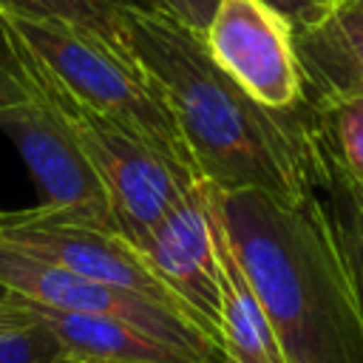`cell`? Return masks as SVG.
Wrapping results in <instances>:
<instances>
[{
    "label": "cell",
    "mask_w": 363,
    "mask_h": 363,
    "mask_svg": "<svg viewBox=\"0 0 363 363\" xmlns=\"http://www.w3.org/2000/svg\"><path fill=\"white\" fill-rule=\"evenodd\" d=\"M312 145H315V170H318L315 187H318V193L323 199V207H326V216H329V221L337 233L340 250L346 255V264L352 269L357 298H360V306H363V196L357 193L352 176L343 173L320 150L315 136H312Z\"/></svg>",
    "instance_id": "13"
},
{
    "label": "cell",
    "mask_w": 363,
    "mask_h": 363,
    "mask_svg": "<svg viewBox=\"0 0 363 363\" xmlns=\"http://www.w3.org/2000/svg\"><path fill=\"white\" fill-rule=\"evenodd\" d=\"M23 79L31 96L28 102H23L20 108L9 111L0 119V130H6L9 139L17 145L40 190V204H34V210L62 224L119 230L108 193L96 170L91 167L88 156L82 153V147L77 145L60 113L51 108V102L28 82L26 71Z\"/></svg>",
    "instance_id": "6"
},
{
    "label": "cell",
    "mask_w": 363,
    "mask_h": 363,
    "mask_svg": "<svg viewBox=\"0 0 363 363\" xmlns=\"http://www.w3.org/2000/svg\"><path fill=\"white\" fill-rule=\"evenodd\" d=\"M303 96H363V17L346 3L318 28L295 31Z\"/></svg>",
    "instance_id": "12"
},
{
    "label": "cell",
    "mask_w": 363,
    "mask_h": 363,
    "mask_svg": "<svg viewBox=\"0 0 363 363\" xmlns=\"http://www.w3.org/2000/svg\"><path fill=\"white\" fill-rule=\"evenodd\" d=\"M0 213H3V210H0Z\"/></svg>",
    "instance_id": "23"
},
{
    "label": "cell",
    "mask_w": 363,
    "mask_h": 363,
    "mask_svg": "<svg viewBox=\"0 0 363 363\" xmlns=\"http://www.w3.org/2000/svg\"><path fill=\"white\" fill-rule=\"evenodd\" d=\"M156 3L164 14H170L182 26L193 28L196 34H204V28L213 20L221 0H156Z\"/></svg>",
    "instance_id": "19"
},
{
    "label": "cell",
    "mask_w": 363,
    "mask_h": 363,
    "mask_svg": "<svg viewBox=\"0 0 363 363\" xmlns=\"http://www.w3.org/2000/svg\"><path fill=\"white\" fill-rule=\"evenodd\" d=\"M320 150L349 176H363V96H303Z\"/></svg>",
    "instance_id": "14"
},
{
    "label": "cell",
    "mask_w": 363,
    "mask_h": 363,
    "mask_svg": "<svg viewBox=\"0 0 363 363\" xmlns=\"http://www.w3.org/2000/svg\"><path fill=\"white\" fill-rule=\"evenodd\" d=\"M352 182H354V187H357V193L363 196V176H352Z\"/></svg>",
    "instance_id": "22"
},
{
    "label": "cell",
    "mask_w": 363,
    "mask_h": 363,
    "mask_svg": "<svg viewBox=\"0 0 363 363\" xmlns=\"http://www.w3.org/2000/svg\"><path fill=\"white\" fill-rule=\"evenodd\" d=\"M213 196L284 363H363V306L318 187L292 204L261 190Z\"/></svg>",
    "instance_id": "2"
},
{
    "label": "cell",
    "mask_w": 363,
    "mask_h": 363,
    "mask_svg": "<svg viewBox=\"0 0 363 363\" xmlns=\"http://www.w3.org/2000/svg\"><path fill=\"white\" fill-rule=\"evenodd\" d=\"M3 9L28 14V17H51V20H68L88 26L105 37L119 34L122 14L128 11H162L156 0H0Z\"/></svg>",
    "instance_id": "15"
},
{
    "label": "cell",
    "mask_w": 363,
    "mask_h": 363,
    "mask_svg": "<svg viewBox=\"0 0 363 363\" xmlns=\"http://www.w3.org/2000/svg\"><path fill=\"white\" fill-rule=\"evenodd\" d=\"M139 250L159 281L196 315L201 329L221 346V298L216 286L213 238L199 179L147 230Z\"/></svg>",
    "instance_id": "9"
},
{
    "label": "cell",
    "mask_w": 363,
    "mask_h": 363,
    "mask_svg": "<svg viewBox=\"0 0 363 363\" xmlns=\"http://www.w3.org/2000/svg\"><path fill=\"white\" fill-rule=\"evenodd\" d=\"M28 85L23 79V68H20V60H17V51H14V40H11V28L3 17V9H0V119L20 108L23 102H28Z\"/></svg>",
    "instance_id": "17"
},
{
    "label": "cell",
    "mask_w": 363,
    "mask_h": 363,
    "mask_svg": "<svg viewBox=\"0 0 363 363\" xmlns=\"http://www.w3.org/2000/svg\"><path fill=\"white\" fill-rule=\"evenodd\" d=\"M31 309L77 363H207L204 357L159 340L119 318L60 312L37 303H31Z\"/></svg>",
    "instance_id": "11"
},
{
    "label": "cell",
    "mask_w": 363,
    "mask_h": 363,
    "mask_svg": "<svg viewBox=\"0 0 363 363\" xmlns=\"http://www.w3.org/2000/svg\"><path fill=\"white\" fill-rule=\"evenodd\" d=\"M3 14L31 57L74 99L119 122L167 159L193 170L173 113L153 79L128 51L125 40L105 37L68 20L28 17L9 9H3Z\"/></svg>",
    "instance_id": "3"
},
{
    "label": "cell",
    "mask_w": 363,
    "mask_h": 363,
    "mask_svg": "<svg viewBox=\"0 0 363 363\" xmlns=\"http://www.w3.org/2000/svg\"><path fill=\"white\" fill-rule=\"evenodd\" d=\"M261 3L278 11L292 26V31L318 28L343 6V0H261Z\"/></svg>",
    "instance_id": "18"
},
{
    "label": "cell",
    "mask_w": 363,
    "mask_h": 363,
    "mask_svg": "<svg viewBox=\"0 0 363 363\" xmlns=\"http://www.w3.org/2000/svg\"><path fill=\"white\" fill-rule=\"evenodd\" d=\"M0 363H77V360L68 357V352L54 337V332L34 315L31 323L0 335Z\"/></svg>",
    "instance_id": "16"
},
{
    "label": "cell",
    "mask_w": 363,
    "mask_h": 363,
    "mask_svg": "<svg viewBox=\"0 0 363 363\" xmlns=\"http://www.w3.org/2000/svg\"><path fill=\"white\" fill-rule=\"evenodd\" d=\"M0 289L20 301L60 309V312H88L119 318L159 340H167L207 363H224L221 346L184 312L162 306L156 301L122 292L77 272H68L51 261H43L0 238Z\"/></svg>",
    "instance_id": "5"
},
{
    "label": "cell",
    "mask_w": 363,
    "mask_h": 363,
    "mask_svg": "<svg viewBox=\"0 0 363 363\" xmlns=\"http://www.w3.org/2000/svg\"><path fill=\"white\" fill-rule=\"evenodd\" d=\"M204 213L210 224L213 238V258H216V286L221 298V352L224 363H284V354L275 343L272 326L264 315V306L244 272V267L235 258V250L227 238L224 221L216 207L213 187L199 179Z\"/></svg>",
    "instance_id": "10"
},
{
    "label": "cell",
    "mask_w": 363,
    "mask_h": 363,
    "mask_svg": "<svg viewBox=\"0 0 363 363\" xmlns=\"http://www.w3.org/2000/svg\"><path fill=\"white\" fill-rule=\"evenodd\" d=\"M0 238L88 281L133 292L139 298L179 309L196 320V315L159 281V275L145 261L142 250L119 230L62 224L28 207L17 213H0Z\"/></svg>",
    "instance_id": "8"
},
{
    "label": "cell",
    "mask_w": 363,
    "mask_h": 363,
    "mask_svg": "<svg viewBox=\"0 0 363 363\" xmlns=\"http://www.w3.org/2000/svg\"><path fill=\"white\" fill-rule=\"evenodd\" d=\"M11 37H14V48H17V57H20V65L28 82L51 102V108L60 113V119L65 122V128L71 130V136L88 156L91 167L96 170L108 193L119 233L139 247L147 230L196 182V173L167 159L164 153H159L145 139L122 128L119 122L74 99L54 77L45 74V68L20 43L14 28H11Z\"/></svg>",
    "instance_id": "4"
},
{
    "label": "cell",
    "mask_w": 363,
    "mask_h": 363,
    "mask_svg": "<svg viewBox=\"0 0 363 363\" xmlns=\"http://www.w3.org/2000/svg\"><path fill=\"white\" fill-rule=\"evenodd\" d=\"M119 34L176 119L196 179L301 201L315 190V145L303 102L272 111L207 54L201 34L164 11L122 14Z\"/></svg>",
    "instance_id": "1"
},
{
    "label": "cell",
    "mask_w": 363,
    "mask_h": 363,
    "mask_svg": "<svg viewBox=\"0 0 363 363\" xmlns=\"http://www.w3.org/2000/svg\"><path fill=\"white\" fill-rule=\"evenodd\" d=\"M201 40L213 62L264 108L292 111L303 102L295 31L267 3L221 0Z\"/></svg>",
    "instance_id": "7"
},
{
    "label": "cell",
    "mask_w": 363,
    "mask_h": 363,
    "mask_svg": "<svg viewBox=\"0 0 363 363\" xmlns=\"http://www.w3.org/2000/svg\"><path fill=\"white\" fill-rule=\"evenodd\" d=\"M34 320V312L26 301L14 298V295H3L0 298V335L9 332V329H17V326H26Z\"/></svg>",
    "instance_id": "20"
},
{
    "label": "cell",
    "mask_w": 363,
    "mask_h": 363,
    "mask_svg": "<svg viewBox=\"0 0 363 363\" xmlns=\"http://www.w3.org/2000/svg\"><path fill=\"white\" fill-rule=\"evenodd\" d=\"M343 3H346L354 14H360V17H363V0H343Z\"/></svg>",
    "instance_id": "21"
}]
</instances>
